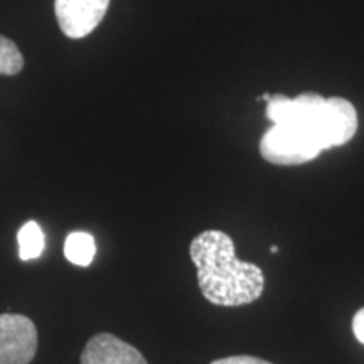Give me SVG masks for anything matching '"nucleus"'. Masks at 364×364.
Instances as JSON below:
<instances>
[{"instance_id":"39448f33","label":"nucleus","mask_w":364,"mask_h":364,"mask_svg":"<svg viewBox=\"0 0 364 364\" xmlns=\"http://www.w3.org/2000/svg\"><path fill=\"white\" fill-rule=\"evenodd\" d=\"M110 0H54L58 24L68 38L81 39L97 29Z\"/></svg>"},{"instance_id":"423d86ee","label":"nucleus","mask_w":364,"mask_h":364,"mask_svg":"<svg viewBox=\"0 0 364 364\" xmlns=\"http://www.w3.org/2000/svg\"><path fill=\"white\" fill-rule=\"evenodd\" d=\"M81 364H149L139 349L113 334L93 336L81 353Z\"/></svg>"},{"instance_id":"20e7f679","label":"nucleus","mask_w":364,"mask_h":364,"mask_svg":"<svg viewBox=\"0 0 364 364\" xmlns=\"http://www.w3.org/2000/svg\"><path fill=\"white\" fill-rule=\"evenodd\" d=\"M38 351V329L21 314L0 316V364H29Z\"/></svg>"},{"instance_id":"1a4fd4ad","label":"nucleus","mask_w":364,"mask_h":364,"mask_svg":"<svg viewBox=\"0 0 364 364\" xmlns=\"http://www.w3.org/2000/svg\"><path fill=\"white\" fill-rule=\"evenodd\" d=\"M24 68V58L14 41L0 36V75L14 76Z\"/></svg>"},{"instance_id":"f257e3e1","label":"nucleus","mask_w":364,"mask_h":364,"mask_svg":"<svg viewBox=\"0 0 364 364\" xmlns=\"http://www.w3.org/2000/svg\"><path fill=\"white\" fill-rule=\"evenodd\" d=\"M198 268L199 289L208 302L221 307H240L260 299L265 277L260 267L241 262L235 243L220 230L203 231L189 248Z\"/></svg>"},{"instance_id":"f03ea898","label":"nucleus","mask_w":364,"mask_h":364,"mask_svg":"<svg viewBox=\"0 0 364 364\" xmlns=\"http://www.w3.org/2000/svg\"><path fill=\"white\" fill-rule=\"evenodd\" d=\"M262 157L277 166H299L311 162L322 152L311 129L297 124L273 125L260 142Z\"/></svg>"},{"instance_id":"6e6552de","label":"nucleus","mask_w":364,"mask_h":364,"mask_svg":"<svg viewBox=\"0 0 364 364\" xmlns=\"http://www.w3.org/2000/svg\"><path fill=\"white\" fill-rule=\"evenodd\" d=\"M17 243H19V257L22 262L39 258L44 252V233L38 223H26L17 233Z\"/></svg>"},{"instance_id":"0eeeda50","label":"nucleus","mask_w":364,"mask_h":364,"mask_svg":"<svg viewBox=\"0 0 364 364\" xmlns=\"http://www.w3.org/2000/svg\"><path fill=\"white\" fill-rule=\"evenodd\" d=\"M97 255L95 238L85 231H73L65 241V257L76 267H90Z\"/></svg>"},{"instance_id":"9b49d317","label":"nucleus","mask_w":364,"mask_h":364,"mask_svg":"<svg viewBox=\"0 0 364 364\" xmlns=\"http://www.w3.org/2000/svg\"><path fill=\"white\" fill-rule=\"evenodd\" d=\"M353 332L359 343L364 344V307L359 309L353 318Z\"/></svg>"},{"instance_id":"9d476101","label":"nucleus","mask_w":364,"mask_h":364,"mask_svg":"<svg viewBox=\"0 0 364 364\" xmlns=\"http://www.w3.org/2000/svg\"><path fill=\"white\" fill-rule=\"evenodd\" d=\"M211 364H273L268 361H263L260 358L255 356H230V358H223V359H216Z\"/></svg>"},{"instance_id":"7ed1b4c3","label":"nucleus","mask_w":364,"mask_h":364,"mask_svg":"<svg viewBox=\"0 0 364 364\" xmlns=\"http://www.w3.org/2000/svg\"><path fill=\"white\" fill-rule=\"evenodd\" d=\"M358 130V113L348 100L327 98L312 127L322 150L348 144Z\"/></svg>"}]
</instances>
